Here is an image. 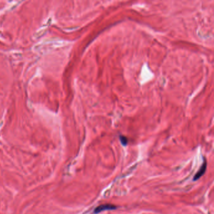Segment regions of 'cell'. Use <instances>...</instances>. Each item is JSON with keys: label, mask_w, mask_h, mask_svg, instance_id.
<instances>
[{"label": "cell", "mask_w": 214, "mask_h": 214, "mask_svg": "<svg viewBox=\"0 0 214 214\" xmlns=\"http://www.w3.org/2000/svg\"><path fill=\"white\" fill-rule=\"evenodd\" d=\"M116 206L112 205V204H104L101 205L99 207H97L94 210V213L95 214L99 213L101 212L105 211V210H115L116 209Z\"/></svg>", "instance_id": "6da1fadb"}, {"label": "cell", "mask_w": 214, "mask_h": 214, "mask_svg": "<svg viewBox=\"0 0 214 214\" xmlns=\"http://www.w3.org/2000/svg\"><path fill=\"white\" fill-rule=\"evenodd\" d=\"M206 168H207V163L206 162H205L204 163V164H203L200 168V170L198 171L197 173H196L195 177H194V180H197L199 179V178H200L202 176L204 175L205 172Z\"/></svg>", "instance_id": "7a4b0ae2"}, {"label": "cell", "mask_w": 214, "mask_h": 214, "mask_svg": "<svg viewBox=\"0 0 214 214\" xmlns=\"http://www.w3.org/2000/svg\"><path fill=\"white\" fill-rule=\"evenodd\" d=\"M120 140H121V142H122V144L123 145H126L127 144V138L125 136H120Z\"/></svg>", "instance_id": "3957f363"}]
</instances>
